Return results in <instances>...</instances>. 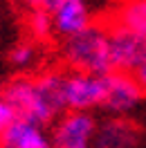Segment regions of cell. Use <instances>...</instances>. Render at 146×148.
Listing matches in <instances>:
<instances>
[{
    "mask_svg": "<svg viewBox=\"0 0 146 148\" xmlns=\"http://www.w3.org/2000/svg\"><path fill=\"white\" fill-rule=\"evenodd\" d=\"M63 72H45L38 76H18L14 79L2 94L7 97L16 117L50 123L65 112L63 99Z\"/></svg>",
    "mask_w": 146,
    "mask_h": 148,
    "instance_id": "6da1fadb",
    "label": "cell"
},
{
    "mask_svg": "<svg viewBox=\"0 0 146 148\" xmlns=\"http://www.w3.org/2000/svg\"><path fill=\"white\" fill-rule=\"evenodd\" d=\"M61 56L65 65L74 72H90V74H110V38L108 25H88L79 34L63 38Z\"/></svg>",
    "mask_w": 146,
    "mask_h": 148,
    "instance_id": "7a4b0ae2",
    "label": "cell"
},
{
    "mask_svg": "<svg viewBox=\"0 0 146 148\" xmlns=\"http://www.w3.org/2000/svg\"><path fill=\"white\" fill-rule=\"evenodd\" d=\"M108 90V74L70 72L63 81L65 110H88L101 108Z\"/></svg>",
    "mask_w": 146,
    "mask_h": 148,
    "instance_id": "3957f363",
    "label": "cell"
},
{
    "mask_svg": "<svg viewBox=\"0 0 146 148\" xmlns=\"http://www.w3.org/2000/svg\"><path fill=\"white\" fill-rule=\"evenodd\" d=\"M110 38V61L112 72H128L135 74V70L146 61V36L130 32L121 25H108Z\"/></svg>",
    "mask_w": 146,
    "mask_h": 148,
    "instance_id": "277c9868",
    "label": "cell"
},
{
    "mask_svg": "<svg viewBox=\"0 0 146 148\" xmlns=\"http://www.w3.org/2000/svg\"><path fill=\"white\" fill-rule=\"evenodd\" d=\"M97 126L88 110H65L52 130L54 148H92Z\"/></svg>",
    "mask_w": 146,
    "mask_h": 148,
    "instance_id": "5b68a950",
    "label": "cell"
},
{
    "mask_svg": "<svg viewBox=\"0 0 146 148\" xmlns=\"http://www.w3.org/2000/svg\"><path fill=\"white\" fill-rule=\"evenodd\" d=\"M144 97V90L135 74L128 72H110L108 74V90H106V99L103 106L112 114H126L135 108L139 99Z\"/></svg>",
    "mask_w": 146,
    "mask_h": 148,
    "instance_id": "8992f818",
    "label": "cell"
},
{
    "mask_svg": "<svg viewBox=\"0 0 146 148\" xmlns=\"http://www.w3.org/2000/svg\"><path fill=\"white\" fill-rule=\"evenodd\" d=\"M45 123L25 117H14L5 132L0 135V148H54L52 135L43 128Z\"/></svg>",
    "mask_w": 146,
    "mask_h": 148,
    "instance_id": "52a82bcc",
    "label": "cell"
},
{
    "mask_svg": "<svg viewBox=\"0 0 146 148\" xmlns=\"http://www.w3.org/2000/svg\"><path fill=\"white\" fill-rule=\"evenodd\" d=\"M139 141H142V130L133 121L124 119V114H117L97 126L92 148H135Z\"/></svg>",
    "mask_w": 146,
    "mask_h": 148,
    "instance_id": "ba28073f",
    "label": "cell"
},
{
    "mask_svg": "<svg viewBox=\"0 0 146 148\" xmlns=\"http://www.w3.org/2000/svg\"><path fill=\"white\" fill-rule=\"evenodd\" d=\"M50 14H52V29L61 38L79 34L81 29L92 25L90 9L83 0H63L54 9H50Z\"/></svg>",
    "mask_w": 146,
    "mask_h": 148,
    "instance_id": "9c48e42d",
    "label": "cell"
},
{
    "mask_svg": "<svg viewBox=\"0 0 146 148\" xmlns=\"http://www.w3.org/2000/svg\"><path fill=\"white\" fill-rule=\"evenodd\" d=\"M110 23L146 36V0H119L112 9Z\"/></svg>",
    "mask_w": 146,
    "mask_h": 148,
    "instance_id": "30bf717a",
    "label": "cell"
},
{
    "mask_svg": "<svg viewBox=\"0 0 146 148\" xmlns=\"http://www.w3.org/2000/svg\"><path fill=\"white\" fill-rule=\"evenodd\" d=\"M38 58L41 56H38V49L34 43H18L9 54V61L16 70H32L38 63Z\"/></svg>",
    "mask_w": 146,
    "mask_h": 148,
    "instance_id": "8fae6325",
    "label": "cell"
},
{
    "mask_svg": "<svg viewBox=\"0 0 146 148\" xmlns=\"http://www.w3.org/2000/svg\"><path fill=\"white\" fill-rule=\"evenodd\" d=\"M29 29L36 38H45L50 34H54L52 29V14L45 7H36V11L29 16Z\"/></svg>",
    "mask_w": 146,
    "mask_h": 148,
    "instance_id": "7c38bea8",
    "label": "cell"
},
{
    "mask_svg": "<svg viewBox=\"0 0 146 148\" xmlns=\"http://www.w3.org/2000/svg\"><path fill=\"white\" fill-rule=\"evenodd\" d=\"M14 117H16V112H14V108H11V103L7 101L5 94L0 92V135L5 132V128L14 121Z\"/></svg>",
    "mask_w": 146,
    "mask_h": 148,
    "instance_id": "4fadbf2b",
    "label": "cell"
},
{
    "mask_svg": "<svg viewBox=\"0 0 146 148\" xmlns=\"http://www.w3.org/2000/svg\"><path fill=\"white\" fill-rule=\"evenodd\" d=\"M135 79L139 81V85H142V90H144V94H146V61L135 70Z\"/></svg>",
    "mask_w": 146,
    "mask_h": 148,
    "instance_id": "5bb4252c",
    "label": "cell"
},
{
    "mask_svg": "<svg viewBox=\"0 0 146 148\" xmlns=\"http://www.w3.org/2000/svg\"><path fill=\"white\" fill-rule=\"evenodd\" d=\"M59 2H63V0H43V5H41V7H45V9H54Z\"/></svg>",
    "mask_w": 146,
    "mask_h": 148,
    "instance_id": "9a60e30c",
    "label": "cell"
},
{
    "mask_svg": "<svg viewBox=\"0 0 146 148\" xmlns=\"http://www.w3.org/2000/svg\"><path fill=\"white\" fill-rule=\"evenodd\" d=\"M27 5H32V7H41L43 5V0H25Z\"/></svg>",
    "mask_w": 146,
    "mask_h": 148,
    "instance_id": "2e32d148",
    "label": "cell"
}]
</instances>
